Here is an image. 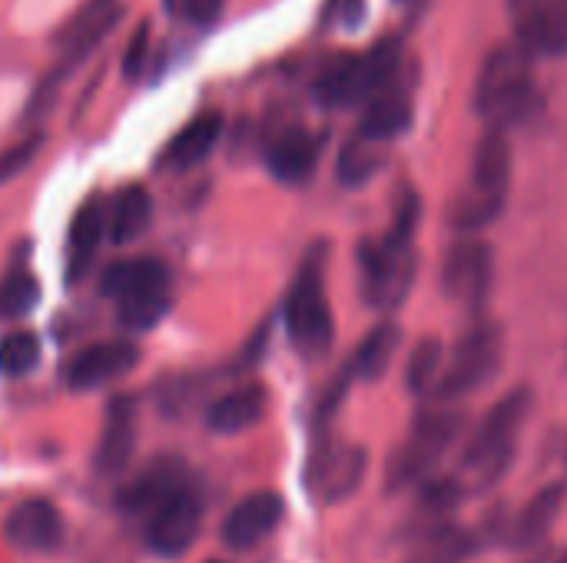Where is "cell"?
<instances>
[{
  "label": "cell",
  "instance_id": "cell-4",
  "mask_svg": "<svg viewBox=\"0 0 567 563\" xmlns=\"http://www.w3.org/2000/svg\"><path fill=\"white\" fill-rule=\"evenodd\" d=\"M322 256H326L322 246L309 252L282 309L289 342L296 345L302 358H322L336 342V322H332V309L326 299V282H322Z\"/></svg>",
  "mask_w": 567,
  "mask_h": 563
},
{
  "label": "cell",
  "instance_id": "cell-20",
  "mask_svg": "<svg viewBox=\"0 0 567 563\" xmlns=\"http://www.w3.org/2000/svg\"><path fill=\"white\" fill-rule=\"evenodd\" d=\"M412 116H415V106H412V93L389 83L375 100H369L365 113H362V123H359V133L362 139L369 143H389L395 139L399 133H405L412 126Z\"/></svg>",
  "mask_w": 567,
  "mask_h": 563
},
{
  "label": "cell",
  "instance_id": "cell-22",
  "mask_svg": "<svg viewBox=\"0 0 567 563\" xmlns=\"http://www.w3.org/2000/svg\"><path fill=\"white\" fill-rule=\"evenodd\" d=\"M266 405H269V392L262 385H243L226 392L219 402H213L206 421L216 435H243L262 421Z\"/></svg>",
  "mask_w": 567,
  "mask_h": 563
},
{
  "label": "cell",
  "instance_id": "cell-10",
  "mask_svg": "<svg viewBox=\"0 0 567 563\" xmlns=\"http://www.w3.org/2000/svg\"><path fill=\"white\" fill-rule=\"evenodd\" d=\"M495 256L492 246L482 239H458L442 262V289L449 299L468 305V309H485L492 295V275H495Z\"/></svg>",
  "mask_w": 567,
  "mask_h": 563
},
{
  "label": "cell",
  "instance_id": "cell-35",
  "mask_svg": "<svg viewBox=\"0 0 567 563\" xmlns=\"http://www.w3.org/2000/svg\"><path fill=\"white\" fill-rule=\"evenodd\" d=\"M146 53H150V23L143 20V23L133 30L130 46H126V53H123V76H126V80H136V76L143 73Z\"/></svg>",
  "mask_w": 567,
  "mask_h": 563
},
{
  "label": "cell",
  "instance_id": "cell-39",
  "mask_svg": "<svg viewBox=\"0 0 567 563\" xmlns=\"http://www.w3.org/2000/svg\"><path fill=\"white\" fill-rule=\"evenodd\" d=\"M209 563H223V561H209Z\"/></svg>",
  "mask_w": 567,
  "mask_h": 563
},
{
  "label": "cell",
  "instance_id": "cell-29",
  "mask_svg": "<svg viewBox=\"0 0 567 563\" xmlns=\"http://www.w3.org/2000/svg\"><path fill=\"white\" fill-rule=\"evenodd\" d=\"M445 368V352L439 338H422L415 342L409 362H405V388L412 395H432L439 375Z\"/></svg>",
  "mask_w": 567,
  "mask_h": 563
},
{
  "label": "cell",
  "instance_id": "cell-2",
  "mask_svg": "<svg viewBox=\"0 0 567 563\" xmlns=\"http://www.w3.org/2000/svg\"><path fill=\"white\" fill-rule=\"evenodd\" d=\"M100 289L116 302V319L130 332H150L173 305V279L159 259L113 262Z\"/></svg>",
  "mask_w": 567,
  "mask_h": 563
},
{
  "label": "cell",
  "instance_id": "cell-11",
  "mask_svg": "<svg viewBox=\"0 0 567 563\" xmlns=\"http://www.w3.org/2000/svg\"><path fill=\"white\" fill-rule=\"evenodd\" d=\"M203 531V498L196 488H179L163 508L146 518V544L159 557H183Z\"/></svg>",
  "mask_w": 567,
  "mask_h": 563
},
{
  "label": "cell",
  "instance_id": "cell-5",
  "mask_svg": "<svg viewBox=\"0 0 567 563\" xmlns=\"http://www.w3.org/2000/svg\"><path fill=\"white\" fill-rule=\"evenodd\" d=\"M462 428H465V411L458 408L422 411L389 465V491H402L409 484L425 481L432 468L442 461V455L458 441Z\"/></svg>",
  "mask_w": 567,
  "mask_h": 563
},
{
  "label": "cell",
  "instance_id": "cell-36",
  "mask_svg": "<svg viewBox=\"0 0 567 563\" xmlns=\"http://www.w3.org/2000/svg\"><path fill=\"white\" fill-rule=\"evenodd\" d=\"M223 7H226V0H183L179 13L193 27H213L223 17Z\"/></svg>",
  "mask_w": 567,
  "mask_h": 563
},
{
  "label": "cell",
  "instance_id": "cell-32",
  "mask_svg": "<svg viewBox=\"0 0 567 563\" xmlns=\"http://www.w3.org/2000/svg\"><path fill=\"white\" fill-rule=\"evenodd\" d=\"M40 302V282L30 269L13 265L0 279V319H23Z\"/></svg>",
  "mask_w": 567,
  "mask_h": 563
},
{
  "label": "cell",
  "instance_id": "cell-28",
  "mask_svg": "<svg viewBox=\"0 0 567 563\" xmlns=\"http://www.w3.org/2000/svg\"><path fill=\"white\" fill-rule=\"evenodd\" d=\"M505 209V196H488L478 189H462L452 206H449V226L458 232H478L485 226H492Z\"/></svg>",
  "mask_w": 567,
  "mask_h": 563
},
{
  "label": "cell",
  "instance_id": "cell-9",
  "mask_svg": "<svg viewBox=\"0 0 567 563\" xmlns=\"http://www.w3.org/2000/svg\"><path fill=\"white\" fill-rule=\"evenodd\" d=\"M532 405H535V392L525 388V385L512 388L505 398H498L495 408L482 418V425L468 438V445L462 451V468L478 471V468L495 465V461H512L515 438H518L522 425L528 421Z\"/></svg>",
  "mask_w": 567,
  "mask_h": 563
},
{
  "label": "cell",
  "instance_id": "cell-17",
  "mask_svg": "<svg viewBox=\"0 0 567 563\" xmlns=\"http://www.w3.org/2000/svg\"><path fill=\"white\" fill-rule=\"evenodd\" d=\"M136 455V405L133 398H113L103 415V435L96 445V471L103 478H120Z\"/></svg>",
  "mask_w": 567,
  "mask_h": 563
},
{
  "label": "cell",
  "instance_id": "cell-13",
  "mask_svg": "<svg viewBox=\"0 0 567 563\" xmlns=\"http://www.w3.org/2000/svg\"><path fill=\"white\" fill-rule=\"evenodd\" d=\"M3 534L17 551L47 554V551H56L63 544L66 524H63V514L56 511V504H50L43 498H30V501H20L7 514Z\"/></svg>",
  "mask_w": 567,
  "mask_h": 563
},
{
  "label": "cell",
  "instance_id": "cell-21",
  "mask_svg": "<svg viewBox=\"0 0 567 563\" xmlns=\"http://www.w3.org/2000/svg\"><path fill=\"white\" fill-rule=\"evenodd\" d=\"M565 501V481H555V484L542 488V491L528 501V508L518 514V521L508 528V544H512L515 551H532V548H538V544L548 538V531L555 528V521L561 518Z\"/></svg>",
  "mask_w": 567,
  "mask_h": 563
},
{
  "label": "cell",
  "instance_id": "cell-25",
  "mask_svg": "<svg viewBox=\"0 0 567 563\" xmlns=\"http://www.w3.org/2000/svg\"><path fill=\"white\" fill-rule=\"evenodd\" d=\"M512 183V143L505 129H488L475 149L472 159V179L468 186L488 196H508Z\"/></svg>",
  "mask_w": 567,
  "mask_h": 563
},
{
  "label": "cell",
  "instance_id": "cell-19",
  "mask_svg": "<svg viewBox=\"0 0 567 563\" xmlns=\"http://www.w3.org/2000/svg\"><path fill=\"white\" fill-rule=\"evenodd\" d=\"M319 149H322V143H319V136H312L309 129H286V133H279L272 143H269V149H266V166H269V173L279 179V183H289V186H296V183H306L312 173H316V166H319Z\"/></svg>",
  "mask_w": 567,
  "mask_h": 563
},
{
  "label": "cell",
  "instance_id": "cell-16",
  "mask_svg": "<svg viewBox=\"0 0 567 563\" xmlns=\"http://www.w3.org/2000/svg\"><path fill=\"white\" fill-rule=\"evenodd\" d=\"M136 365H140V348L133 342H96L66 365V382L80 392H90L130 375Z\"/></svg>",
  "mask_w": 567,
  "mask_h": 563
},
{
  "label": "cell",
  "instance_id": "cell-27",
  "mask_svg": "<svg viewBox=\"0 0 567 563\" xmlns=\"http://www.w3.org/2000/svg\"><path fill=\"white\" fill-rule=\"evenodd\" d=\"M399 348H402V329H399L395 322H379V325L359 342V348H355L349 368H352V375L362 378V382H379V378L389 372V365L395 362Z\"/></svg>",
  "mask_w": 567,
  "mask_h": 563
},
{
  "label": "cell",
  "instance_id": "cell-6",
  "mask_svg": "<svg viewBox=\"0 0 567 563\" xmlns=\"http://www.w3.org/2000/svg\"><path fill=\"white\" fill-rule=\"evenodd\" d=\"M502 355H505V332L495 322H478L458 342L449 365L442 368V375H439V382L432 388L435 402L452 405V402H462L472 392H478L485 382L495 378V372L502 365Z\"/></svg>",
  "mask_w": 567,
  "mask_h": 563
},
{
  "label": "cell",
  "instance_id": "cell-8",
  "mask_svg": "<svg viewBox=\"0 0 567 563\" xmlns=\"http://www.w3.org/2000/svg\"><path fill=\"white\" fill-rule=\"evenodd\" d=\"M359 265H362V295L372 309L389 312L399 309L415 282V249L395 246L385 236L369 239L359 249Z\"/></svg>",
  "mask_w": 567,
  "mask_h": 563
},
{
  "label": "cell",
  "instance_id": "cell-38",
  "mask_svg": "<svg viewBox=\"0 0 567 563\" xmlns=\"http://www.w3.org/2000/svg\"><path fill=\"white\" fill-rule=\"evenodd\" d=\"M565 461H567V448H565Z\"/></svg>",
  "mask_w": 567,
  "mask_h": 563
},
{
  "label": "cell",
  "instance_id": "cell-31",
  "mask_svg": "<svg viewBox=\"0 0 567 563\" xmlns=\"http://www.w3.org/2000/svg\"><path fill=\"white\" fill-rule=\"evenodd\" d=\"M382 166V153H379V143H369L362 136H352L342 153H339V163H336V173H339V183L346 186H362L369 183Z\"/></svg>",
  "mask_w": 567,
  "mask_h": 563
},
{
  "label": "cell",
  "instance_id": "cell-7",
  "mask_svg": "<svg viewBox=\"0 0 567 563\" xmlns=\"http://www.w3.org/2000/svg\"><path fill=\"white\" fill-rule=\"evenodd\" d=\"M123 13H126V7L123 3H113L110 10H103L96 20H90V23H83L80 30H73L63 43H56L60 46V56H56V63L43 73V80L33 86V96H30V103H27V110H23V119L27 123H37L53 103H56V93L63 90V83L113 37V30L120 27V20H123Z\"/></svg>",
  "mask_w": 567,
  "mask_h": 563
},
{
  "label": "cell",
  "instance_id": "cell-1",
  "mask_svg": "<svg viewBox=\"0 0 567 563\" xmlns=\"http://www.w3.org/2000/svg\"><path fill=\"white\" fill-rule=\"evenodd\" d=\"M542 103L545 96L535 83V56L518 40L492 50L475 86V110L492 123V129L528 123Z\"/></svg>",
  "mask_w": 567,
  "mask_h": 563
},
{
  "label": "cell",
  "instance_id": "cell-37",
  "mask_svg": "<svg viewBox=\"0 0 567 563\" xmlns=\"http://www.w3.org/2000/svg\"><path fill=\"white\" fill-rule=\"evenodd\" d=\"M555 563H567V551L565 554H558V557H555Z\"/></svg>",
  "mask_w": 567,
  "mask_h": 563
},
{
  "label": "cell",
  "instance_id": "cell-34",
  "mask_svg": "<svg viewBox=\"0 0 567 563\" xmlns=\"http://www.w3.org/2000/svg\"><path fill=\"white\" fill-rule=\"evenodd\" d=\"M43 143H47V136H43V133H30V136L17 139L13 146L0 149V186H7V183H10V179H17L23 169H30V163L40 156Z\"/></svg>",
  "mask_w": 567,
  "mask_h": 563
},
{
  "label": "cell",
  "instance_id": "cell-15",
  "mask_svg": "<svg viewBox=\"0 0 567 563\" xmlns=\"http://www.w3.org/2000/svg\"><path fill=\"white\" fill-rule=\"evenodd\" d=\"M286 514V501L276 494V491H256V494H246L223 521V541L226 548L233 551H249L256 544H262L276 524L282 521Z\"/></svg>",
  "mask_w": 567,
  "mask_h": 563
},
{
  "label": "cell",
  "instance_id": "cell-30",
  "mask_svg": "<svg viewBox=\"0 0 567 563\" xmlns=\"http://www.w3.org/2000/svg\"><path fill=\"white\" fill-rule=\"evenodd\" d=\"M40 338L30 329H13L0 338V375L23 378L40 365Z\"/></svg>",
  "mask_w": 567,
  "mask_h": 563
},
{
  "label": "cell",
  "instance_id": "cell-24",
  "mask_svg": "<svg viewBox=\"0 0 567 563\" xmlns=\"http://www.w3.org/2000/svg\"><path fill=\"white\" fill-rule=\"evenodd\" d=\"M219 136H223V113H199L166 143L163 163L173 169H193L216 149Z\"/></svg>",
  "mask_w": 567,
  "mask_h": 563
},
{
  "label": "cell",
  "instance_id": "cell-26",
  "mask_svg": "<svg viewBox=\"0 0 567 563\" xmlns=\"http://www.w3.org/2000/svg\"><path fill=\"white\" fill-rule=\"evenodd\" d=\"M153 222V196L143 186H123L110 199V239L116 246L136 242Z\"/></svg>",
  "mask_w": 567,
  "mask_h": 563
},
{
  "label": "cell",
  "instance_id": "cell-3",
  "mask_svg": "<svg viewBox=\"0 0 567 563\" xmlns=\"http://www.w3.org/2000/svg\"><path fill=\"white\" fill-rule=\"evenodd\" d=\"M399 70V43L379 40L362 53L336 56L316 80L312 93L329 110H346L365 100H375L389 83H395Z\"/></svg>",
  "mask_w": 567,
  "mask_h": 563
},
{
  "label": "cell",
  "instance_id": "cell-12",
  "mask_svg": "<svg viewBox=\"0 0 567 563\" xmlns=\"http://www.w3.org/2000/svg\"><path fill=\"white\" fill-rule=\"evenodd\" d=\"M515 13V40L532 56L567 53V0H508Z\"/></svg>",
  "mask_w": 567,
  "mask_h": 563
},
{
  "label": "cell",
  "instance_id": "cell-33",
  "mask_svg": "<svg viewBox=\"0 0 567 563\" xmlns=\"http://www.w3.org/2000/svg\"><path fill=\"white\" fill-rule=\"evenodd\" d=\"M462 494L465 488L455 478H425L419 488V514L439 524V518H445L462 501Z\"/></svg>",
  "mask_w": 567,
  "mask_h": 563
},
{
  "label": "cell",
  "instance_id": "cell-23",
  "mask_svg": "<svg viewBox=\"0 0 567 563\" xmlns=\"http://www.w3.org/2000/svg\"><path fill=\"white\" fill-rule=\"evenodd\" d=\"M365 471H369V455L365 448H352V445H342V448H329L326 458H322V468L316 471V481L322 488V498L329 504H339L346 498H352L362 481H365Z\"/></svg>",
  "mask_w": 567,
  "mask_h": 563
},
{
  "label": "cell",
  "instance_id": "cell-14",
  "mask_svg": "<svg viewBox=\"0 0 567 563\" xmlns=\"http://www.w3.org/2000/svg\"><path fill=\"white\" fill-rule=\"evenodd\" d=\"M179 488H186V471L183 461L166 455L156 458L153 465H146L136 478H130L120 494H116V508L123 514H153L156 508H163Z\"/></svg>",
  "mask_w": 567,
  "mask_h": 563
},
{
  "label": "cell",
  "instance_id": "cell-18",
  "mask_svg": "<svg viewBox=\"0 0 567 563\" xmlns=\"http://www.w3.org/2000/svg\"><path fill=\"white\" fill-rule=\"evenodd\" d=\"M106 236H110V202L103 196H86L83 206L76 209V216L70 222V236H66V272H70V279L86 275V269L93 265Z\"/></svg>",
  "mask_w": 567,
  "mask_h": 563
}]
</instances>
